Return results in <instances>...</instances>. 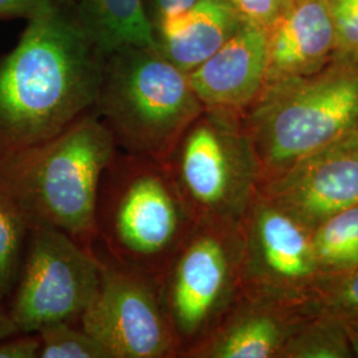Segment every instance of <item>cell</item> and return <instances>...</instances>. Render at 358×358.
<instances>
[{
    "mask_svg": "<svg viewBox=\"0 0 358 358\" xmlns=\"http://www.w3.org/2000/svg\"><path fill=\"white\" fill-rule=\"evenodd\" d=\"M105 57L60 1L29 19L0 60V146L45 141L90 112Z\"/></svg>",
    "mask_w": 358,
    "mask_h": 358,
    "instance_id": "6da1fadb",
    "label": "cell"
},
{
    "mask_svg": "<svg viewBox=\"0 0 358 358\" xmlns=\"http://www.w3.org/2000/svg\"><path fill=\"white\" fill-rule=\"evenodd\" d=\"M117 150L92 109L45 141L0 146V187L20 206L31 227L51 226L94 252L100 185Z\"/></svg>",
    "mask_w": 358,
    "mask_h": 358,
    "instance_id": "7a4b0ae2",
    "label": "cell"
},
{
    "mask_svg": "<svg viewBox=\"0 0 358 358\" xmlns=\"http://www.w3.org/2000/svg\"><path fill=\"white\" fill-rule=\"evenodd\" d=\"M195 223L166 162L117 150L96 210L97 242L108 256L158 279Z\"/></svg>",
    "mask_w": 358,
    "mask_h": 358,
    "instance_id": "3957f363",
    "label": "cell"
},
{
    "mask_svg": "<svg viewBox=\"0 0 358 358\" xmlns=\"http://www.w3.org/2000/svg\"><path fill=\"white\" fill-rule=\"evenodd\" d=\"M243 117L266 178L358 131V63L268 84Z\"/></svg>",
    "mask_w": 358,
    "mask_h": 358,
    "instance_id": "277c9868",
    "label": "cell"
},
{
    "mask_svg": "<svg viewBox=\"0 0 358 358\" xmlns=\"http://www.w3.org/2000/svg\"><path fill=\"white\" fill-rule=\"evenodd\" d=\"M93 109L118 150L166 162L182 133L205 106L189 73L155 48L127 47L106 55Z\"/></svg>",
    "mask_w": 358,
    "mask_h": 358,
    "instance_id": "5b68a950",
    "label": "cell"
},
{
    "mask_svg": "<svg viewBox=\"0 0 358 358\" xmlns=\"http://www.w3.org/2000/svg\"><path fill=\"white\" fill-rule=\"evenodd\" d=\"M166 165L196 222L241 224L263 180L243 115L224 109L196 115Z\"/></svg>",
    "mask_w": 358,
    "mask_h": 358,
    "instance_id": "8992f818",
    "label": "cell"
},
{
    "mask_svg": "<svg viewBox=\"0 0 358 358\" xmlns=\"http://www.w3.org/2000/svg\"><path fill=\"white\" fill-rule=\"evenodd\" d=\"M241 224L196 222L157 279L178 358H189L243 292Z\"/></svg>",
    "mask_w": 358,
    "mask_h": 358,
    "instance_id": "52a82bcc",
    "label": "cell"
},
{
    "mask_svg": "<svg viewBox=\"0 0 358 358\" xmlns=\"http://www.w3.org/2000/svg\"><path fill=\"white\" fill-rule=\"evenodd\" d=\"M101 259L69 235L34 224L8 313L19 333H38L57 322L78 324L97 289Z\"/></svg>",
    "mask_w": 358,
    "mask_h": 358,
    "instance_id": "ba28073f",
    "label": "cell"
},
{
    "mask_svg": "<svg viewBox=\"0 0 358 358\" xmlns=\"http://www.w3.org/2000/svg\"><path fill=\"white\" fill-rule=\"evenodd\" d=\"M241 231L243 292L296 304H317L324 279L309 227L259 189L241 222Z\"/></svg>",
    "mask_w": 358,
    "mask_h": 358,
    "instance_id": "9c48e42d",
    "label": "cell"
},
{
    "mask_svg": "<svg viewBox=\"0 0 358 358\" xmlns=\"http://www.w3.org/2000/svg\"><path fill=\"white\" fill-rule=\"evenodd\" d=\"M97 289L78 324L109 358H178L158 280L101 257Z\"/></svg>",
    "mask_w": 358,
    "mask_h": 358,
    "instance_id": "30bf717a",
    "label": "cell"
},
{
    "mask_svg": "<svg viewBox=\"0 0 358 358\" xmlns=\"http://www.w3.org/2000/svg\"><path fill=\"white\" fill-rule=\"evenodd\" d=\"M260 192L310 230L358 205V131L263 178Z\"/></svg>",
    "mask_w": 358,
    "mask_h": 358,
    "instance_id": "8fae6325",
    "label": "cell"
},
{
    "mask_svg": "<svg viewBox=\"0 0 358 358\" xmlns=\"http://www.w3.org/2000/svg\"><path fill=\"white\" fill-rule=\"evenodd\" d=\"M319 308L242 292L189 358H280L296 328Z\"/></svg>",
    "mask_w": 358,
    "mask_h": 358,
    "instance_id": "7c38bea8",
    "label": "cell"
},
{
    "mask_svg": "<svg viewBox=\"0 0 358 358\" xmlns=\"http://www.w3.org/2000/svg\"><path fill=\"white\" fill-rule=\"evenodd\" d=\"M267 63V31L245 22L189 78L205 108L244 115L266 87Z\"/></svg>",
    "mask_w": 358,
    "mask_h": 358,
    "instance_id": "4fadbf2b",
    "label": "cell"
},
{
    "mask_svg": "<svg viewBox=\"0 0 358 358\" xmlns=\"http://www.w3.org/2000/svg\"><path fill=\"white\" fill-rule=\"evenodd\" d=\"M336 32L327 0H289L267 29L266 85L307 76L331 63Z\"/></svg>",
    "mask_w": 358,
    "mask_h": 358,
    "instance_id": "5bb4252c",
    "label": "cell"
},
{
    "mask_svg": "<svg viewBox=\"0 0 358 358\" xmlns=\"http://www.w3.org/2000/svg\"><path fill=\"white\" fill-rule=\"evenodd\" d=\"M244 23L229 0H198L186 13L154 24L155 50L190 73L224 45Z\"/></svg>",
    "mask_w": 358,
    "mask_h": 358,
    "instance_id": "9a60e30c",
    "label": "cell"
},
{
    "mask_svg": "<svg viewBox=\"0 0 358 358\" xmlns=\"http://www.w3.org/2000/svg\"><path fill=\"white\" fill-rule=\"evenodd\" d=\"M99 48H155L154 28L143 0H59Z\"/></svg>",
    "mask_w": 358,
    "mask_h": 358,
    "instance_id": "2e32d148",
    "label": "cell"
},
{
    "mask_svg": "<svg viewBox=\"0 0 358 358\" xmlns=\"http://www.w3.org/2000/svg\"><path fill=\"white\" fill-rule=\"evenodd\" d=\"M312 243L324 282L357 268L358 205L344 208L313 227Z\"/></svg>",
    "mask_w": 358,
    "mask_h": 358,
    "instance_id": "e0dca14e",
    "label": "cell"
},
{
    "mask_svg": "<svg viewBox=\"0 0 358 358\" xmlns=\"http://www.w3.org/2000/svg\"><path fill=\"white\" fill-rule=\"evenodd\" d=\"M280 358H355L341 319L319 308L296 328Z\"/></svg>",
    "mask_w": 358,
    "mask_h": 358,
    "instance_id": "ac0fdd59",
    "label": "cell"
},
{
    "mask_svg": "<svg viewBox=\"0 0 358 358\" xmlns=\"http://www.w3.org/2000/svg\"><path fill=\"white\" fill-rule=\"evenodd\" d=\"M29 230L24 211L0 187V303L13 294Z\"/></svg>",
    "mask_w": 358,
    "mask_h": 358,
    "instance_id": "d6986e66",
    "label": "cell"
},
{
    "mask_svg": "<svg viewBox=\"0 0 358 358\" xmlns=\"http://www.w3.org/2000/svg\"><path fill=\"white\" fill-rule=\"evenodd\" d=\"M38 358H109L103 345L80 324L57 322L43 328Z\"/></svg>",
    "mask_w": 358,
    "mask_h": 358,
    "instance_id": "ffe728a7",
    "label": "cell"
},
{
    "mask_svg": "<svg viewBox=\"0 0 358 358\" xmlns=\"http://www.w3.org/2000/svg\"><path fill=\"white\" fill-rule=\"evenodd\" d=\"M336 32L334 57L358 63V0H327Z\"/></svg>",
    "mask_w": 358,
    "mask_h": 358,
    "instance_id": "44dd1931",
    "label": "cell"
},
{
    "mask_svg": "<svg viewBox=\"0 0 358 358\" xmlns=\"http://www.w3.org/2000/svg\"><path fill=\"white\" fill-rule=\"evenodd\" d=\"M321 309L337 316L358 312V267L322 282L317 296Z\"/></svg>",
    "mask_w": 358,
    "mask_h": 358,
    "instance_id": "7402d4cb",
    "label": "cell"
},
{
    "mask_svg": "<svg viewBox=\"0 0 358 358\" xmlns=\"http://www.w3.org/2000/svg\"><path fill=\"white\" fill-rule=\"evenodd\" d=\"M229 3L241 13L244 22L267 31L289 0H229Z\"/></svg>",
    "mask_w": 358,
    "mask_h": 358,
    "instance_id": "603a6c76",
    "label": "cell"
},
{
    "mask_svg": "<svg viewBox=\"0 0 358 358\" xmlns=\"http://www.w3.org/2000/svg\"><path fill=\"white\" fill-rule=\"evenodd\" d=\"M38 333H17L0 341V358H38Z\"/></svg>",
    "mask_w": 358,
    "mask_h": 358,
    "instance_id": "cb8c5ba5",
    "label": "cell"
},
{
    "mask_svg": "<svg viewBox=\"0 0 358 358\" xmlns=\"http://www.w3.org/2000/svg\"><path fill=\"white\" fill-rule=\"evenodd\" d=\"M59 0H0V20L23 17L32 19L53 8Z\"/></svg>",
    "mask_w": 358,
    "mask_h": 358,
    "instance_id": "d4e9b609",
    "label": "cell"
},
{
    "mask_svg": "<svg viewBox=\"0 0 358 358\" xmlns=\"http://www.w3.org/2000/svg\"><path fill=\"white\" fill-rule=\"evenodd\" d=\"M152 11L149 13L152 23L157 24L162 20L176 17L186 13L198 0H150Z\"/></svg>",
    "mask_w": 358,
    "mask_h": 358,
    "instance_id": "484cf974",
    "label": "cell"
},
{
    "mask_svg": "<svg viewBox=\"0 0 358 358\" xmlns=\"http://www.w3.org/2000/svg\"><path fill=\"white\" fill-rule=\"evenodd\" d=\"M343 321L348 343L352 349L353 357L358 358V312L338 316Z\"/></svg>",
    "mask_w": 358,
    "mask_h": 358,
    "instance_id": "4316f807",
    "label": "cell"
},
{
    "mask_svg": "<svg viewBox=\"0 0 358 358\" xmlns=\"http://www.w3.org/2000/svg\"><path fill=\"white\" fill-rule=\"evenodd\" d=\"M17 333L19 332H17L16 327L13 325L8 310H6L4 308L0 306V341L10 337V336L17 334Z\"/></svg>",
    "mask_w": 358,
    "mask_h": 358,
    "instance_id": "83f0119b",
    "label": "cell"
}]
</instances>
